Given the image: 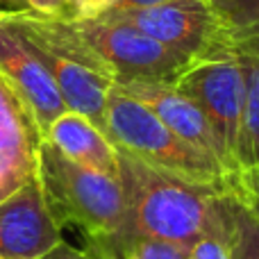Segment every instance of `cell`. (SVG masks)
I'll return each instance as SVG.
<instances>
[{
  "mask_svg": "<svg viewBox=\"0 0 259 259\" xmlns=\"http://www.w3.org/2000/svg\"><path fill=\"white\" fill-rule=\"evenodd\" d=\"M100 18L139 27L191 62L209 59L237 48V34L214 0H166L152 7L109 9Z\"/></svg>",
  "mask_w": 259,
  "mask_h": 259,
  "instance_id": "cell-5",
  "label": "cell"
},
{
  "mask_svg": "<svg viewBox=\"0 0 259 259\" xmlns=\"http://www.w3.org/2000/svg\"><path fill=\"white\" fill-rule=\"evenodd\" d=\"M41 134L0 77V202L36 175Z\"/></svg>",
  "mask_w": 259,
  "mask_h": 259,
  "instance_id": "cell-10",
  "label": "cell"
},
{
  "mask_svg": "<svg viewBox=\"0 0 259 259\" xmlns=\"http://www.w3.org/2000/svg\"><path fill=\"white\" fill-rule=\"evenodd\" d=\"M3 14L36 48L66 107L105 132V105L116 80L98 53L80 36L75 23L66 16H44L30 9Z\"/></svg>",
  "mask_w": 259,
  "mask_h": 259,
  "instance_id": "cell-2",
  "label": "cell"
},
{
  "mask_svg": "<svg viewBox=\"0 0 259 259\" xmlns=\"http://www.w3.org/2000/svg\"><path fill=\"white\" fill-rule=\"evenodd\" d=\"M103 259H134L132 255H118V257H103Z\"/></svg>",
  "mask_w": 259,
  "mask_h": 259,
  "instance_id": "cell-23",
  "label": "cell"
},
{
  "mask_svg": "<svg viewBox=\"0 0 259 259\" xmlns=\"http://www.w3.org/2000/svg\"><path fill=\"white\" fill-rule=\"evenodd\" d=\"M36 180L59 225L82 232L87 250L114 241L125 228L121 180L66 159L46 139L36 150Z\"/></svg>",
  "mask_w": 259,
  "mask_h": 259,
  "instance_id": "cell-3",
  "label": "cell"
},
{
  "mask_svg": "<svg viewBox=\"0 0 259 259\" xmlns=\"http://www.w3.org/2000/svg\"><path fill=\"white\" fill-rule=\"evenodd\" d=\"M232 191L248 205V209L259 219V166L257 168H243L230 180Z\"/></svg>",
  "mask_w": 259,
  "mask_h": 259,
  "instance_id": "cell-18",
  "label": "cell"
},
{
  "mask_svg": "<svg viewBox=\"0 0 259 259\" xmlns=\"http://www.w3.org/2000/svg\"><path fill=\"white\" fill-rule=\"evenodd\" d=\"M73 23L82 39L109 66L116 84L125 82L173 84L191 64V59L166 48L164 44L127 23L107 21V18Z\"/></svg>",
  "mask_w": 259,
  "mask_h": 259,
  "instance_id": "cell-7",
  "label": "cell"
},
{
  "mask_svg": "<svg viewBox=\"0 0 259 259\" xmlns=\"http://www.w3.org/2000/svg\"><path fill=\"white\" fill-rule=\"evenodd\" d=\"M91 255H96L98 259L118 255H132L134 259H189L187 250L173 246V243L157 241V239H121L100 250H94Z\"/></svg>",
  "mask_w": 259,
  "mask_h": 259,
  "instance_id": "cell-16",
  "label": "cell"
},
{
  "mask_svg": "<svg viewBox=\"0 0 259 259\" xmlns=\"http://www.w3.org/2000/svg\"><path fill=\"white\" fill-rule=\"evenodd\" d=\"M105 134L118 150L191 182L228 187L234 178L219 159L178 137L146 105L116 84L105 105Z\"/></svg>",
  "mask_w": 259,
  "mask_h": 259,
  "instance_id": "cell-4",
  "label": "cell"
},
{
  "mask_svg": "<svg viewBox=\"0 0 259 259\" xmlns=\"http://www.w3.org/2000/svg\"><path fill=\"white\" fill-rule=\"evenodd\" d=\"M25 9L44 16H66L68 14V0H23Z\"/></svg>",
  "mask_w": 259,
  "mask_h": 259,
  "instance_id": "cell-20",
  "label": "cell"
},
{
  "mask_svg": "<svg viewBox=\"0 0 259 259\" xmlns=\"http://www.w3.org/2000/svg\"><path fill=\"white\" fill-rule=\"evenodd\" d=\"M39 259H98L96 255H91L89 250H80V248L71 246V243L62 241L59 246H55L50 252H46L44 257Z\"/></svg>",
  "mask_w": 259,
  "mask_h": 259,
  "instance_id": "cell-21",
  "label": "cell"
},
{
  "mask_svg": "<svg viewBox=\"0 0 259 259\" xmlns=\"http://www.w3.org/2000/svg\"><path fill=\"white\" fill-rule=\"evenodd\" d=\"M173 87L205 114L225 152L230 173L237 175L241 170L239 150L246 112V80L237 48L209 59L191 62Z\"/></svg>",
  "mask_w": 259,
  "mask_h": 259,
  "instance_id": "cell-6",
  "label": "cell"
},
{
  "mask_svg": "<svg viewBox=\"0 0 259 259\" xmlns=\"http://www.w3.org/2000/svg\"><path fill=\"white\" fill-rule=\"evenodd\" d=\"M118 180L125 196V228L109 243L121 239H157L189 250L198 234L207 228L216 200L230 184L207 187L191 182L155 168L123 150H118Z\"/></svg>",
  "mask_w": 259,
  "mask_h": 259,
  "instance_id": "cell-1",
  "label": "cell"
},
{
  "mask_svg": "<svg viewBox=\"0 0 259 259\" xmlns=\"http://www.w3.org/2000/svg\"><path fill=\"white\" fill-rule=\"evenodd\" d=\"M116 87H121L125 94L146 105L178 137H182L191 146L200 148L202 152L219 159L223 168L230 173L228 159H225V152L214 134V127L209 125L205 114L196 107V103H191L182 91H178L173 84H161V82H125V84Z\"/></svg>",
  "mask_w": 259,
  "mask_h": 259,
  "instance_id": "cell-11",
  "label": "cell"
},
{
  "mask_svg": "<svg viewBox=\"0 0 259 259\" xmlns=\"http://www.w3.org/2000/svg\"><path fill=\"white\" fill-rule=\"evenodd\" d=\"M232 259H259V219L230 187Z\"/></svg>",
  "mask_w": 259,
  "mask_h": 259,
  "instance_id": "cell-15",
  "label": "cell"
},
{
  "mask_svg": "<svg viewBox=\"0 0 259 259\" xmlns=\"http://www.w3.org/2000/svg\"><path fill=\"white\" fill-rule=\"evenodd\" d=\"M189 259H232V209L230 187L219 196L207 228L187 250Z\"/></svg>",
  "mask_w": 259,
  "mask_h": 259,
  "instance_id": "cell-14",
  "label": "cell"
},
{
  "mask_svg": "<svg viewBox=\"0 0 259 259\" xmlns=\"http://www.w3.org/2000/svg\"><path fill=\"white\" fill-rule=\"evenodd\" d=\"M237 55L246 80V112L239 150L243 170L259 166V36H237Z\"/></svg>",
  "mask_w": 259,
  "mask_h": 259,
  "instance_id": "cell-13",
  "label": "cell"
},
{
  "mask_svg": "<svg viewBox=\"0 0 259 259\" xmlns=\"http://www.w3.org/2000/svg\"><path fill=\"white\" fill-rule=\"evenodd\" d=\"M62 241V225L36 175L0 202V259H39Z\"/></svg>",
  "mask_w": 259,
  "mask_h": 259,
  "instance_id": "cell-9",
  "label": "cell"
},
{
  "mask_svg": "<svg viewBox=\"0 0 259 259\" xmlns=\"http://www.w3.org/2000/svg\"><path fill=\"white\" fill-rule=\"evenodd\" d=\"M237 36H259V0H214Z\"/></svg>",
  "mask_w": 259,
  "mask_h": 259,
  "instance_id": "cell-17",
  "label": "cell"
},
{
  "mask_svg": "<svg viewBox=\"0 0 259 259\" xmlns=\"http://www.w3.org/2000/svg\"><path fill=\"white\" fill-rule=\"evenodd\" d=\"M44 139L75 164L112 175V178H118L121 173L118 148L94 121H89L82 114L71 112V109L64 112L48 127Z\"/></svg>",
  "mask_w": 259,
  "mask_h": 259,
  "instance_id": "cell-12",
  "label": "cell"
},
{
  "mask_svg": "<svg viewBox=\"0 0 259 259\" xmlns=\"http://www.w3.org/2000/svg\"><path fill=\"white\" fill-rule=\"evenodd\" d=\"M166 3V0H116L112 9H137V7H152V5Z\"/></svg>",
  "mask_w": 259,
  "mask_h": 259,
  "instance_id": "cell-22",
  "label": "cell"
},
{
  "mask_svg": "<svg viewBox=\"0 0 259 259\" xmlns=\"http://www.w3.org/2000/svg\"><path fill=\"white\" fill-rule=\"evenodd\" d=\"M0 77L23 105L41 139L64 112H68L36 48L12 21L5 18V14L0 16Z\"/></svg>",
  "mask_w": 259,
  "mask_h": 259,
  "instance_id": "cell-8",
  "label": "cell"
},
{
  "mask_svg": "<svg viewBox=\"0 0 259 259\" xmlns=\"http://www.w3.org/2000/svg\"><path fill=\"white\" fill-rule=\"evenodd\" d=\"M116 0H68L66 18L73 21H96L114 7Z\"/></svg>",
  "mask_w": 259,
  "mask_h": 259,
  "instance_id": "cell-19",
  "label": "cell"
},
{
  "mask_svg": "<svg viewBox=\"0 0 259 259\" xmlns=\"http://www.w3.org/2000/svg\"><path fill=\"white\" fill-rule=\"evenodd\" d=\"M0 16H3V7H0Z\"/></svg>",
  "mask_w": 259,
  "mask_h": 259,
  "instance_id": "cell-24",
  "label": "cell"
}]
</instances>
